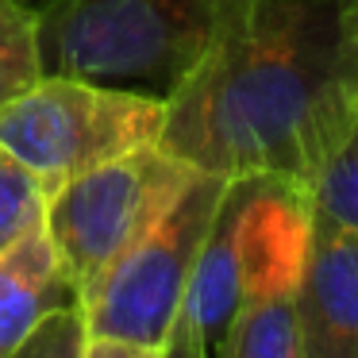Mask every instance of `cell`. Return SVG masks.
Masks as SVG:
<instances>
[{"mask_svg":"<svg viewBox=\"0 0 358 358\" xmlns=\"http://www.w3.org/2000/svg\"><path fill=\"white\" fill-rule=\"evenodd\" d=\"M293 312L296 358H358V231L312 216Z\"/></svg>","mask_w":358,"mask_h":358,"instance_id":"obj_6","label":"cell"},{"mask_svg":"<svg viewBox=\"0 0 358 358\" xmlns=\"http://www.w3.org/2000/svg\"><path fill=\"white\" fill-rule=\"evenodd\" d=\"M162 358H212L204 339H201V331L193 327V320L185 312H178V320H173L170 335L162 343Z\"/></svg>","mask_w":358,"mask_h":358,"instance_id":"obj_13","label":"cell"},{"mask_svg":"<svg viewBox=\"0 0 358 358\" xmlns=\"http://www.w3.org/2000/svg\"><path fill=\"white\" fill-rule=\"evenodd\" d=\"M43 81L39 20L31 0H0V112Z\"/></svg>","mask_w":358,"mask_h":358,"instance_id":"obj_10","label":"cell"},{"mask_svg":"<svg viewBox=\"0 0 358 358\" xmlns=\"http://www.w3.org/2000/svg\"><path fill=\"white\" fill-rule=\"evenodd\" d=\"M81 304L47 227L24 235L0 255V358L20 347L27 331L50 312Z\"/></svg>","mask_w":358,"mask_h":358,"instance_id":"obj_7","label":"cell"},{"mask_svg":"<svg viewBox=\"0 0 358 358\" xmlns=\"http://www.w3.org/2000/svg\"><path fill=\"white\" fill-rule=\"evenodd\" d=\"M304 193H308V208L316 220L358 231V108L350 112L347 127L335 135L327 155L320 158Z\"/></svg>","mask_w":358,"mask_h":358,"instance_id":"obj_9","label":"cell"},{"mask_svg":"<svg viewBox=\"0 0 358 358\" xmlns=\"http://www.w3.org/2000/svg\"><path fill=\"white\" fill-rule=\"evenodd\" d=\"M231 8H235V4H231Z\"/></svg>","mask_w":358,"mask_h":358,"instance_id":"obj_16","label":"cell"},{"mask_svg":"<svg viewBox=\"0 0 358 358\" xmlns=\"http://www.w3.org/2000/svg\"><path fill=\"white\" fill-rule=\"evenodd\" d=\"M227 178L196 170L162 220L124 250L81 301L89 339L162 347L185 304L201 243L212 227Z\"/></svg>","mask_w":358,"mask_h":358,"instance_id":"obj_5","label":"cell"},{"mask_svg":"<svg viewBox=\"0 0 358 358\" xmlns=\"http://www.w3.org/2000/svg\"><path fill=\"white\" fill-rule=\"evenodd\" d=\"M47 224V189L43 181L0 147V255L16 247L24 235Z\"/></svg>","mask_w":358,"mask_h":358,"instance_id":"obj_11","label":"cell"},{"mask_svg":"<svg viewBox=\"0 0 358 358\" xmlns=\"http://www.w3.org/2000/svg\"><path fill=\"white\" fill-rule=\"evenodd\" d=\"M85 358H162V347H135L116 339H89Z\"/></svg>","mask_w":358,"mask_h":358,"instance_id":"obj_14","label":"cell"},{"mask_svg":"<svg viewBox=\"0 0 358 358\" xmlns=\"http://www.w3.org/2000/svg\"><path fill=\"white\" fill-rule=\"evenodd\" d=\"M162 131V96L58 73H43L39 85L0 112V147L43 181L47 196L93 166L155 147Z\"/></svg>","mask_w":358,"mask_h":358,"instance_id":"obj_3","label":"cell"},{"mask_svg":"<svg viewBox=\"0 0 358 358\" xmlns=\"http://www.w3.org/2000/svg\"><path fill=\"white\" fill-rule=\"evenodd\" d=\"M85 347H89L85 308L70 304V308H58L47 320H39L20 339V347H12L4 358H85Z\"/></svg>","mask_w":358,"mask_h":358,"instance_id":"obj_12","label":"cell"},{"mask_svg":"<svg viewBox=\"0 0 358 358\" xmlns=\"http://www.w3.org/2000/svg\"><path fill=\"white\" fill-rule=\"evenodd\" d=\"M339 16H343V27H347L350 43L358 50V0H339Z\"/></svg>","mask_w":358,"mask_h":358,"instance_id":"obj_15","label":"cell"},{"mask_svg":"<svg viewBox=\"0 0 358 358\" xmlns=\"http://www.w3.org/2000/svg\"><path fill=\"white\" fill-rule=\"evenodd\" d=\"M43 73L170 96L235 0H31Z\"/></svg>","mask_w":358,"mask_h":358,"instance_id":"obj_2","label":"cell"},{"mask_svg":"<svg viewBox=\"0 0 358 358\" xmlns=\"http://www.w3.org/2000/svg\"><path fill=\"white\" fill-rule=\"evenodd\" d=\"M193 166L166 147H139L93 166L47 196V235L85 301L112 262L170 212Z\"/></svg>","mask_w":358,"mask_h":358,"instance_id":"obj_4","label":"cell"},{"mask_svg":"<svg viewBox=\"0 0 358 358\" xmlns=\"http://www.w3.org/2000/svg\"><path fill=\"white\" fill-rule=\"evenodd\" d=\"M358 108V50L339 0H239L166 96L158 147L193 170L308 185Z\"/></svg>","mask_w":358,"mask_h":358,"instance_id":"obj_1","label":"cell"},{"mask_svg":"<svg viewBox=\"0 0 358 358\" xmlns=\"http://www.w3.org/2000/svg\"><path fill=\"white\" fill-rule=\"evenodd\" d=\"M212 355L216 358H296L293 289L247 301Z\"/></svg>","mask_w":358,"mask_h":358,"instance_id":"obj_8","label":"cell"}]
</instances>
